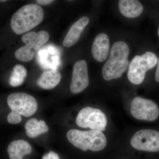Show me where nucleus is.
<instances>
[{
	"mask_svg": "<svg viewBox=\"0 0 159 159\" xmlns=\"http://www.w3.org/2000/svg\"><path fill=\"white\" fill-rule=\"evenodd\" d=\"M157 34H158V36H159V28H158V29Z\"/></svg>",
	"mask_w": 159,
	"mask_h": 159,
	"instance_id": "4be33fe9",
	"label": "nucleus"
},
{
	"mask_svg": "<svg viewBox=\"0 0 159 159\" xmlns=\"http://www.w3.org/2000/svg\"><path fill=\"white\" fill-rule=\"evenodd\" d=\"M158 59L157 55L150 51L135 56L129 65V80L136 85L141 84L145 79L146 72L156 66Z\"/></svg>",
	"mask_w": 159,
	"mask_h": 159,
	"instance_id": "20e7f679",
	"label": "nucleus"
},
{
	"mask_svg": "<svg viewBox=\"0 0 159 159\" xmlns=\"http://www.w3.org/2000/svg\"><path fill=\"white\" fill-rule=\"evenodd\" d=\"M32 150L31 145L23 140L12 141L7 148L10 159H23L25 156L30 154Z\"/></svg>",
	"mask_w": 159,
	"mask_h": 159,
	"instance_id": "4468645a",
	"label": "nucleus"
},
{
	"mask_svg": "<svg viewBox=\"0 0 159 159\" xmlns=\"http://www.w3.org/2000/svg\"><path fill=\"white\" fill-rule=\"evenodd\" d=\"M110 43L108 35L100 33L96 36L93 42L92 53L93 57L98 62H102L108 57Z\"/></svg>",
	"mask_w": 159,
	"mask_h": 159,
	"instance_id": "9b49d317",
	"label": "nucleus"
},
{
	"mask_svg": "<svg viewBox=\"0 0 159 159\" xmlns=\"http://www.w3.org/2000/svg\"><path fill=\"white\" fill-rule=\"evenodd\" d=\"M130 112L135 119L147 121H155L159 116V109L156 103L141 97H136L133 99Z\"/></svg>",
	"mask_w": 159,
	"mask_h": 159,
	"instance_id": "6e6552de",
	"label": "nucleus"
},
{
	"mask_svg": "<svg viewBox=\"0 0 159 159\" xmlns=\"http://www.w3.org/2000/svg\"><path fill=\"white\" fill-rule=\"evenodd\" d=\"M155 78L157 82H159V57L158 59L157 63V67Z\"/></svg>",
	"mask_w": 159,
	"mask_h": 159,
	"instance_id": "412c9836",
	"label": "nucleus"
},
{
	"mask_svg": "<svg viewBox=\"0 0 159 159\" xmlns=\"http://www.w3.org/2000/svg\"><path fill=\"white\" fill-rule=\"evenodd\" d=\"M26 134L29 138H36L41 134L48 132L49 128L43 120L38 121L35 118L29 119L25 125Z\"/></svg>",
	"mask_w": 159,
	"mask_h": 159,
	"instance_id": "dca6fc26",
	"label": "nucleus"
},
{
	"mask_svg": "<svg viewBox=\"0 0 159 159\" xmlns=\"http://www.w3.org/2000/svg\"><path fill=\"white\" fill-rule=\"evenodd\" d=\"M49 34L47 31L38 32L31 31L23 35L22 41L25 45L18 49L15 56L16 59L24 62H28L32 59L38 49L48 41Z\"/></svg>",
	"mask_w": 159,
	"mask_h": 159,
	"instance_id": "39448f33",
	"label": "nucleus"
},
{
	"mask_svg": "<svg viewBox=\"0 0 159 159\" xmlns=\"http://www.w3.org/2000/svg\"><path fill=\"white\" fill-rule=\"evenodd\" d=\"M87 63L84 60L76 61L73 67L70 89L73 94L79 93L89 86Z\"/></svg>",
	"mask_w": 159,
	"mask_h": 159,
	"instance_id": "9d476101",
	"label": "nucleus"
},
{
	"mask_svg": "<svg viewBox=\"0 0 159 159\" xmlns=\"http://www.w3.org/2000/svg\"><path fill=\"white\" fill-rule=\"evenodd\" d=\"M76 122L81 128H89L92 130L102 132L105 130L107 119L100 110L87 107L80 111Z\"/></svg>",
	"mask_w": 159,
	"mask_h": 159,
	"instance_id": "423d86ee",
	"label": "nucleus"
},
{
	"mask_svg": "<svg viewBox=\"0 0 159 159\" xmlns=\"http://www.w3.org/2000/svg\"><path fill=\"white\" fill-rule=\"evenodd\" d=\"M129 48L126 43L122 41L114 43L108 59L102 67L103 79L109 81L122 77L129 64Z\"/></svg>",
	"mask_w": 159,
	"mask_h": 159,
	"instance_id": "f257e3e1",
	"label": "nucleus"
},
{
	"mask_svg": "<svg viewBox=\"0 0 159 159\" xmlns=\"http://www.w3.org/2000/svg\"><path fill=\"white\" fill-rule=\"evenodd\" d=\"M61 75L56 70H50L43 72L37 80L38 85L44 89H51L59 84Z\"/></svg>",
	"mask_w": 159,
	"mask_h": 159,
	"instance_id": "2eb2a0df",
	"label": "nucleus"
},
{
	"mask_svg": "<svg viewBox=\"0 0 159 159\" xmlns=\"http://www.w3.org/2000/svg\"><path fill=\"white\" fill-rule=\"evenodd\" d=\"M119 8L121 14L128 18L138 17L144 10L142 3L137 0H120Z\"/></svg>",
	"mask_w": 159,
	"mask_h": 159,
	"instance_id": "ddd939ff",
	"label": "nucleus"
},
{
	"mask_svg": "<svg viewBox=\"0 0 159 159\" xmlns=\"http://www.w3.org/2000/svg\"><path fill=\"white\" fill-rule=\"evenodd\" d=\"M6 0H4V1H2V0H1V2H6Z\"/></svg>",
	"mask_w": 159,
	"mask_h": 159,
	"instance_id": "5701e85b",
	"label": "nucleus"
},
{
	"mask_svg": "<svg viewBox=\"0 0 159 159\" xmlns=\"http://www.w3.org/2000/svg\"><path fill=\"white\" fill-rule=\"evenodd\" d=\"M27 76V71L24 66L16 65L12 69L9 78V83L13 87L19 86L23 84Z\"/></svg>",
	"mask_w": 159,
	"mask_h": 159,
	"instance_id": "f3484780",
	"label": "nucleus"
},
{
	"mask_svg": "<svg viewBox=\"0 0 159 159\" xmlns=\"http://www.w3.org/2000/svg\"><path fill=\"white\" fill-rule=\"evenodd\" d=\"M43 17V10L41 6L36 4L25 5L12 16L11 29L16 34H24L40 24Z\"/></svg>",
	"mask_w": 159,
	"mask_h": 159,
	"instance_id": "f03ea898",
	"label": "nucleus"
},
{
	"mask_svg": "<svg viewBox=\"0 0 159 159\" xmlns=\"http://www.w3.org/2000/svg\"><path fill=\"white\" fill-rule=\"evenodd\" d=\"M7 121L11 124H17L22 121L21 115L11 111L7 116Z\"/></svg>",
	"mask_w": 159,
	"mask_h": 159,
	"instance_id": "a211bd4d",
	"label": "nucleus"
},
{
	"mask_svg": "<svg viewBox=\"0 0 159 159\" xmlns=\"http://www.w3.org/2000/svg\"><path fill=\"white\" fill-rule=\"evenodd\" d=\"M54 2V1H51V0H38L36 1L37 3L39 5H49Z\"/></svg>",
	"mask_w": 159,
	"mask_h": 159,
	"instance_id": "aec40b11",
	"label": "nucleus"
},
{
	"mask_svg": "<svg viewBox=\"0 0 159 159\" xmlns=\"http://www.w3.org/2000/svg\"><path fill=\"white\" fill-rule=\"evenodd\" d=\"M7 103L11 111L26 117L34 115L38 109L37 101L29 94L23 93L10 94L7 99Z\"/></svg>",
	"mask_w": 159,
	"mask_h": 159,
	"instance_id": "0eeeda50",
	"label": "nucleus"
},
{
	"mask_svg": "<svg viewBox=\"0 0 159 159\" xmlns=\"http://www.w3.org/2000/svg\"><path fill=\"white\" fill-rule=\"evenodd\" d=\"M89 22V19L87 16H83L74 23L69 29L66 35L63 45L70 48L74 45L79 40L81 33Z\"/></svg>",
	"mask_w": 159,
	"mask_h": 159,
	"instance_id": "f8f14e48",
	"label": "nucleus"
},
{
	"mask_svg": "<svg viewBox=\"0 0 159 159\" xmlns=\"http://www.w3.org/2000/svg\"><path fill=\"white\" fill-rule=\"evenodd\" d=\"M131 146L137 150L159 152V132L153 129H142L134 135L130 140Z\"/></svg>",
	"mask_w": 159,
	"mask_h": 159,
	"instance_id": "1a4fd4ad",
	"label": "nucleus"
},
{
	"mask_svg": "<svg viewBox=\"0 0 159 159\" xmlns=\"http://www.w3.org/2000/svg\"><path fill=\"white\" fill-rule=\"evenodd\" d=\"M42 159H60V158L57 153L53 151H50L43 156Z\"/></svg>",
	"mask_w": 159,
	"mask_h": 159,
	"instance_id": "6ab92c4d",
	"label": "nucleus"
},
{
	"mask_svg": "<svg viewBox=\"0 0 159 159\" xmlns=\"http://www.w3.org/2000/svg\"><path fill=\"white\" fill-rule=\"evenodd\" d=\"M67 138L74 146L84 152L103 150L107 144L105 135L99 131L72 129L67 133Z\"/></svg>",
	"mask_w": 159,
	"mask_h": 159,
	"instance_id": "7ed1b4c3",
	"label": "nucleus"
}]
</instances>
